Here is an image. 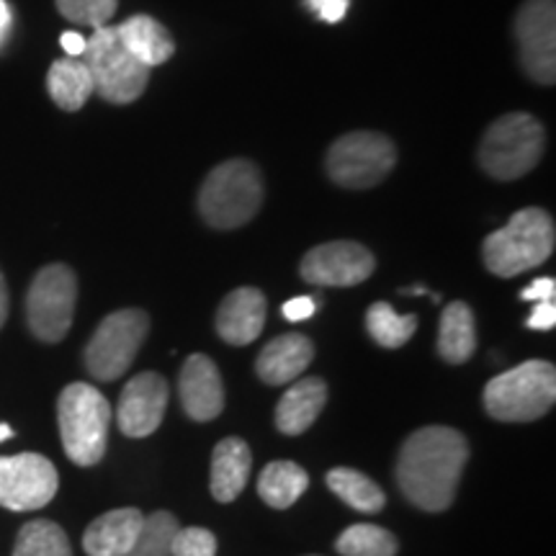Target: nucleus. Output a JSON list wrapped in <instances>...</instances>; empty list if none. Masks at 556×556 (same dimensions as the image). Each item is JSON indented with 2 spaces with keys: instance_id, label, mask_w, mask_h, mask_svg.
Wrapping results in <instances>:
<instances>
[{
  "instance_id": "33",
  "label": "nucleus",
  "mask_w": 556,
  "mask_h": 556,
  "mask_svg": "<svg viewBox=\"0 0 556 556\" xmlns=\"http://www.w3.org/2000/svg\"><path fill=\"white\" fill-rule=\"evenodd\" d=\"M281 312L289 323H302V319H309L317 312V299L315 296H294L283 304Z\"/></svg>"
},
{
  "instance_id": "13",
  "label": "nucleus",
  "mask_w": 556,
  "mask_h": 556,
  "mask_svg": "<svg viewBox=\"0 0 556 556\" xmlns=\"http://www.w3.org/2000/svg\"><path fill=\"white\" fill-rule=\"evenodd\" d=\"M299 270L312 287H358L377 270V258L361 242L338 240L312 248Z\"/></svg>"
},
{
  "instance_id": "8",
  "label": "nucleus",
  "mask_w": 556,
  "mask_h": 556,
  "mask_svg": "<svg viewBox=\"0 0 556 556\" xmlns=\"http://www.w3.org/2000/svg\"><path fill=\"white\" fill-rule=\"evenodd\" d=\"M78 278L65 263H52L34 276L26 294V323L41 343H60L73 328Z\"/></svg>"
},
{
  "instance_id": "29",
  "label": "nucleus",
  "mask_w": 556,
  "mask_h": 556,
  "mask_svg": "<svg viewBox=\"0 0 556 556\" xmlns=\"http://www.w3.org/2000/svg\"><path fill=\"white\" fill-rule=\"evenodd\" d=\"M180 531L178 518L168 510H157L144 516L142 531L124 556H173V541Z\"/></svg>"
},
{
  "instance_id": "35",
  "label": "nucleus",
  "mask_w": 556,
  "mask_h": 556,
  "mask_svg": "<svg viewBox=\"0 0 556 556\" xmlns=\"http://www.w3.org/2000/svg\"><path fill=\"white\" fill-rule=\"evenodd\" d=\"M528 328L531 330H554L556 325V304L554 302H539L536 309L528 317Z\"/></svg>"
},
{
  "instance_id": "25",
  "label": "nucleus",
  "mask_w": 556,
  "mask_h": 556,
  "mask_svg": "<svg viewBox=\"0 0 556 556\" xmlns=\"http://www.w3.org/2000/svg\"><path fill=\"white\" fill-rule=\"evenodd\" d=\"M328 486L332 495H338L358 513H379L387 505V495L381 492V486L356 469L340 467L328 471Z\"/></svg>"
},
{
  "instance_id": "20",
  "label": "nucleus",
  "mask_w": 556,
  "mask_h": 556,
  "mask_svg": "<svg viewBox=\"0 0 556 556\" xmlns=\"http://www.w3.org/2000/svg\"><path fill=\"white\" fill-rule=\"evenodd\" d=\"M253 454L242 438H225L212 454V495L217 503H232L245 490Z\"/></svg>"
},
{
  "instance_id": "23",
  "label": "nucleus",
  "mask_w": 556,
  "mask_h": 556,
  "mask_svg": "<svg viewBox=\"0 0 556 556\" xmlns=\"http://www.w3.org/2000/svg\"><path fill=\"white\" fill-rule=\"evenodd\" d=\"M47 90L62 111H80L96 93L93 75H90L86 60L65 58L52 62L50 73H47Z\"/></svg>"
},
{
  "instance_id": "32",
  "label": "nucleus",
  "mask_w": 556,
  "mask_h": 556,
  "mask_svg": "<svg viewBox=\"0 0 556 556\" xmlns=\"http://www.w3.org/2000/svg\"><path fill=\"white\" fill-rule=\"evenodd\" d=\"M304 3H307V9L317 18L328 21V24H338V21L345 18L351 0H304Z\"/></svg>"
},
{
  "instance_id": "11",
  "label": "nucleus",
  "mask_w": 556,
  "mask_h": 556,
  "mask_svg": "<svg viewBox=\"0 0 556 556\" xmlns=\"http://www.w3.org/2000/svg\"><path fill=\"white\" fill-rule=\"evenodd\" d=\"M60 475L47 456L26 454L0 456V507L29 513L50 505L58 495Z\"/></svg>"
},
{
  "instance_id": "37",
  "label": "nucleus",
  "mask_w": 556,
  "mask_h": 556,
  "mask_svg": "<svg viewBox=\"0 0 556 556\" xmlns=\"http://www.w3.org/2000/svg\"><path fill=\"white\" fill-rule=\"evenodd\" d=\"M11 21H13V13H11V5L5 3V0H0V45H3V39L9 37V29H11Z\"/></svg>"
},
{
  "instance_id": "2",
  "label": "nucleus",
  "mask_w": 556,
  "mask_h": 556,
  "mask_svg": "<svg viewBox=\"0 0 556 556\" xmlns=\"http://www.w3.org/2000/svg\"><path fill=\"white\" fill-rule=\"evenodd\" d=\"M554 242V219L544 208L528 206L513 214L505 227L482 242V258L495 276L513 278L552 258Z\"/></svg>"
},
{
  "instance_id": "17",
  "label": "nucleus",
  "mask_w": 556,
  "mask_h": 556,
  "mask_svg": "<svg viewBox=\"0 0 556 556\" xmlns=\"http://www.w3.org/2000/svg\"><path fill=\"white\" fill-rule=\"evenodd\" d=\"M315 358V343L302 332H287L263 348L258 361H255V371L270 387L289 384L299 379V374L307 371V366Z\"/></svg>"
},
{
  "instance_id": "14",
  "label": "nucleus",
  "mask_w": 556,
  "mask_h": 556,
  "mask_svg": "<svg viewBox=\"0 0 556 556\" xmlns=\"http://www.w3.org/2000/svg\"><path fill=\"white\" fill-rule=\"evenodd\" d=\"M170 387L160 374L142 371L124 387L119 405H116V422L127 438H148L155 433L168 409Z\"/></svg>"
},
{
  "instance_id": "21",
  "label": "nucleus",
  "mask_w": 556,
  "mask_h": 556,
  "mask_svg": "<svg viewBox=\"0 0 556 556\" xmlns=\"http://www.w3.org/2000/svg\"><path fill=\"white\" fill-rule=\"evenodd\" d=\"M116 34H119L127 52L135 54L150 70L165 65L173 58V52H176V45H173L168 29L152 16H144V13L129 16L124 24L116 26Z\"/></svg>"
},
{
  "instance_id": "36",
  "label": "nucleus",
  "mask_w": 556,
  "mask_h": 556,
  "mask_svg": "<svg viewBox=\"0 0 556 556\" xmlns=\"http://www.w3.org/2000/svg\"><path fill=\"white\" fill-rule=\"evenodd\" d=\"M60 45H62V50L67 52V58H83V54H86L88 39L78 31H65L60 37Z\"/></svg>"
},
{
  "instance_id": "26",
  "label": "nucleus",
  "mask_w": 556,
  "mask_h": 556,
  "mask_svg": "<svg viewBox=\"0 0 556 556\" xmlns=\"http://www.w3.org/2000/svg\"><path fill=\"white\" fill-rule=\"evenodd\" d=\"M13 556H73V546L58 523L39 518L21 528Z\"/></svg>"
},
{
  "instance_id": "31",
  "label": "nucleus",
  "mask_w": 556,
  "mask_h": 556,
  "mask_svg": "<svg viewBox=\"0 0 556 556\" xmlns=\"http://www.w3.org/2000/svg\"><path fill=\"white\" fill-rule=\"evenodd\" d=\"M173 556H217V536L206 528H180L173 541Z\"/></svg>"
},
{
  "instance_id": "18",
  "label": "nucleus",
  "mask_w": 556,
  "mask_h": 556,
  "mask_svg": "<svg viewBox=\"0 0 556 556\" xmlns=\"http://www.w3.org/2000/svg\"><path fill=\"white\" fill-rule=\"evenodd\" d=\"M142 523L144 513H139L137 507L103 513L83 533V548L88 556H124L135 546Z\"/></svg>"
},
{
  "instance_id": "6",
  "label": "nucleus",
  "mask_w": 556,
  "mask_h": 556,
  "mask_svg": "<svg viewBox=\"0 0 556 556\" xmlns=\"http://www.w3.org/2000/svg\"><path fill=\"white\" fill-rule=\"evenodd\" d=\"M546 148V131L531 114H505L484 131L479 165L497 180L523 178L539 165Z\"/></svg>"
},
{
  "instance_id": "1",
  "label": "nucleus",
  "mask_w": 556,
  "mask_h": 556,
  "mask_svg": "<svg viewBox=\"0 0 556 556\" xmlns=\"http://www.w3.org/2000/svg\"><path fill=\"white\" fill-rule=\"evenodd\" d=\"M467 458L469 443L458 430L443 426L415 430L400 451L397 482L402 495L420 510L443 513L456 500Z\"/></svg>"
},
{
  "instance_id": "19",
  "label": "nucleus",
  "mask_w": 556,
  "mask_h": 556,
  "mask_svg": "<svg viewBox=\"0 0 556 556\" xmlns=\"http://www.w3.org/2000/svg\"><path fill=\"white\" fill-rule=\"evenodd\" d=\"M328 402V384L317 377L299 379L294 387L283 394L276 407V428L287 435H299L315 426Z\"/></svg>"
},
{
  "instance_id": "5",
  "label": "nucleus",
  "mask_w": 556,
  "mask_h": 556,
  "mask_svg": "<svg viewBox=\"0 0 556 556\" xmlns=\"http://www.w3.org/2000/svg\"><path fill=\"white\" fill-rule=\"evenodd\" d=\"M484 409L500 422H531L556 402V368L548 361H526L484 387Z\"/></svg>"
},
{
  "instance_id": "3",
  "label": "nucleus",
  "mask_w": 556,
  "mask_h": 556,
  "mask_svg": "<svg viewBox=\"0 0 556 556\" xmlns=\"http://www.w3.org/2000/svg\"><path fill=\"white\" fill-rule=\"evenodd\" d=\"M111 405L99 389L83 381L67 384L58 400L62 448L78 467H96L106 454Z\"/></svg>"
},
{
  "instance_id": "34",
  "label": "nucleus",
  "mask_w": 556,
  "mask_h": 556,
  "mask_svg": "<svg viewBox=\"0 0 556 556\" xmlns=\"http://www.w3.org/2000/svg\"><path fill=\"white\" fill-rule=\"evenodd\" d=\"M556 296V281L554 278H536L528 287L520 291L523 302H554Z\"/></svg>"
},
{
  "instance_id": "12",
  "label": "nucleus",
  "mask_w": 556,
  "mask_h": 556,
  "mask_svg": "<svg viewBox=\"0 0 556 556\" xmlns=\"http://www.w3.org/2000/svg\"><path fill=\"white\" fill-rule=\"evenodd\" d=\"M520 67L541 86L556 78V3L554 0H526L516 18Z\"/></svg>"
},
{
  "instance_id": "27",
  "label": "nucleus",
  "mask_w": 556,
  "mask_h": 556,
  "mask_svg": "<svg viewBox=\"0 0 556 556\" xmlns=\"http://www.w3.org/2000/svg\"><path fill=\"white\" fill-rule=\"evenodd\" d=\"M397 539L387 528L374 523H356L345 528L336 541L340 556H394L397 554Z\"/></svg>"
},
{
  "instance_id": "22",
  "label": "nucleus",
  "mask_w": 556,
  "mask_h": 556,
  "mask_svg": "<svg viewBox=\"0 0 556 556\" xmlns=\"http://www.w3.org/2000/svg\"><path fill=\"white\" fill-rule=\"evenodd\" d=\"M477 351V323L469 304L451 302L438 325V356L446 364H467Z\"/></svg>"
},
{
  "instance_id": "4",
  "label": "nucleus",
  "mask_w": 556,
  "mask_h": 556,
  "mask_svg": "<svg viewBox=\"0 0 556 556\" xmlns=\"http://www.w3.org/2000/svg\"><path fill=\"white\" fill-rule=\"evenodd\" d=\"M263 204L261 170L250 160H227L208 173L199 191V214L214 229L248 225Z\"/></svg>"
},
{
  "instance_id": "24",
  "label": "nucleus",
  "mask_w": 556,
  "mask_h": 556,
  "mask_svg": "<svg viewBox=\"0 0 556 556\" xmlns=\"http://www.w3.org/2000/svg\"><path fill=\"white\" fill-rule=\"evenodd\" d=\"M309 475L294 462H270L258 477V495L276 510H287L307 492Z\"/></svg>"
},
{
  "instance_id": "28",
  "label": "nucleus",
  "mask_w": 556,
  "mask_h": 556,
  "mask_svg": "<svg viewBox=\"0 0 556 556\" xmlns=\"http://www.w3.org/2000/svg\"><path fill=\"white\" fill-rule=\"evenodd\" d=\"M366 328L368 336L381 348H402L417 330V317L415 315H397L392 309V304L377 302L371 304L366 312Z\"/></svg>"
},
{
  "instance_id": "9",
  "label": "nucleus",
  "mask_w": 556,
  "mask_h": 556,
  "mask_svg": "<svg viewBox=\"0 0 556 556\" xmlns=\"http://www.w3.org/2000/svg\"><path fill=\"white\" fill-rule=\"evenodd\" d=\"M150 332V317L142 309L111 312L86 345V368L93 379L114 381L129 371Z\"/></svg>"
},
{
  "instance_id": "10",
  "label": "nucleus",
  "mask_w": 556,
  "mask_h": 556,
  "mask_svg": "<svg viewBox=\"0 0 556 556\" xmlns=\"http://www.w3.org/2000/svg\"><path fill=\"white\" fill-rule=\"evenodd\" d=\"M397 163V148L379 131H351L328 150V176L343 189H374Z\"/></svg>"
},
{
  "instance_id": "16",
  "label": "nucleus",
  "mask_w": 556,
  "mask_h": 556,
  "mask_svg": "<svg viewBox=\"0 0 556 556\" xmlns=\"http://www.w3.org/2000/svg\"><path fill=\"white\" fill-rule=\"evenodd\" d=\"M266 296L258 289L242 287L229 291L217 309V332L229 345H250L266 325Z\"/></svg>"
},
{
  "instance_id": "15",
  "label": "nucleus",
  "mask_w": 556,
  "mask_h": 556,
  "mask_svg": "<svg viewBox=\"0 0 556 556\" xmlns=\"http://www.w3.org/2000/svg\"><path fill=\"white\" fill-rule=\"evenodd\" d=\"M180 405L186 415L197 422H208L225 409V387H222L219 368L204 353H193L186 358L178 379Z\"/></svg>"
},
{
  "instance_id": "39",
  "label": "nucleus",
  "mask_w": 556,
  "mask_h": 556,
  "mask_svg": "<svg viewBox=\"0 0 556 556\" xmlns=\"http://www.w3.org/2000/svg\"><path fill=\"white\" fill-rule=\"evenodd\" d=\"M9 438H13V428L5 426V422H0V443L9 441Z\"/></svg>"
},
{
  "instance_id": "7",
  "label": "nucleus",
  "mask_w": 556,
  "mask_h": 556,
  "mask_svg": "<svg viewBox=\"0 0 556 556\" xmlns=\"http://www.w3.org/2000/svg\"><path fill=\"white\" fill-rule=\"evenodd\" d=\"M83 60L93 75V90L109 103L124 106V103L137 101L150 83V67L127 52L116 26L93 29Z\"/></svg>"
},
{
  "instance_id": "30",
  "label": "nucleus",
  "mask_w": 556,
  "mask_h": 556,
  "mask_svg": "<svg viewBox=\"0 0 556 556\" xmlns=\"http://www.w3.org/2000/svg\"><path fill=\"white\" fill-rule=\"evenodd\" d=\"M116 9H119V0H58V11L62 16L75 21V24H86L90 29L109 26Z\"/></svg>"
},
{
  "instance_id": "38",
  "label": "nucleus",
  "mask_w": 556,
  "mask_h": 556,
  "mask_svg": "<svg viewBox=\"0 0 556 556\" xmlns=\"http://www.w3.org/2000/svg\"><path fill=\"white\" fill-rule=\"evenodd\" d=\"M5 317H9V287H5L3 274H0V328L5 325Z\"/></svg>"
}]
</instances>
